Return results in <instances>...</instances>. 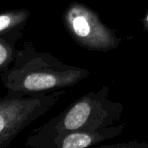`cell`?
Returning <instances> with one entry per match:
<instances>
[{"mask_svg": "<svg viewBox=\"0 0 148 148\" xmlns=\"http://www.w3.org/2000/svg\"><path fill=\"white\" fill-rule=\"evenodd\" d=\"M68 92L56 89L24 92L7 89L0 99V148H7L28 126L46 114Z\"/></svg>", "mask_w": 148, "mask_h": 148, "instance_id": "3957f363", "label": "cell"}, {"mask_svg": "<svg viewBox=\"0 0 148 148\" xmlns=\"http://www.w3.org/2000/svg\"><path fill=\"white\" fill-rule=\"evenodd\" d=\"M62 20L70 37L88 50L108 52L121 43L115 29L109 28L95 10L82 3L72 2L65 9Z\"/></svg>", "mask_w": 148, "mask_h": 148, "instance_id": "277c9868", "label": "cell"}, {"mask_svg": "<svg viewBox=\"0 0 148 148\" xmlns=\"http://www.w3.org/2000/svg\"><path fill=\"white\" fill-rule=\"evenodd\" d=\"M31 12L27 8L4 10L0 14V35L23 33Z\"/></svg>", "mask_w": 148, "mask_h": 148, "instance_id": "8992f818", "label": "cell"}, {"mask_svg": "<svg viewBox=\"0 0 148 148\" xmlns=\"http://www.w3.org/2000/svg\"><path fill=\"white\" fill-rule=\"evenodd\" d=\"M101 147L111 148H148V144L145 141H138V140H130L126 143H118L112 145H104Z\"/></svg>", "mask_w": 148, "mask_h": 148, "instance_id": "ba28073f", "label": "cell"}, {"mask_svg": "<svg viewBox=\"0 0 148 148\" xmlns=\"http://www.w3.org/2000/svg\"><path fill=\"white\" fill-rule=\"evenodd\" d=\"M23 38V33L0 35V73L8 70L12 65L17 49L16 43Z\"/></svg>", "mask_w": 148, "mask_h": 148, "instance_id": "52a82bcc", "label": "cell"}, {"mask_svg": "<svg viewBox=\"0 0 148 148\" xmlns=\"http://www.w3.org/2000/svg\"><path fill=\"white\" fill-rule=\"evenodd\" d=\"M124 128L125 123H121L101 129L76 130L51 135L32 134L27 138L25 146L32 148L90 147L120 136Z\"/></svg>", "mask_w": 148, "mask_h": 148, "instance_id": "5b68a950", "label": "cell"}, {"mask_svg": "<svg viewBox=\"0 0 148 148\" xmlns=\"http://www.w3.org/2000/svg\"><path fill=\"white\" fill-rule=\"evenodd\" d=\"M142 25H143V29L145 32L148 33V11L147 13L145 15L143 20H142Z\"/></svg>", "mask_w": 148, "mask_h": 148, "instance_id": "9c48e42d", "label": "cell"}, {"mask_svg": "<svg viewBox=\"0 0 148 148\" xmlns=\"http://www.w3.org/2000/svg\"><path fill=\"white\" fill-rule=\"evenodd\" d=\"M109 87L103 85L69 105L62 112L33 131L37 135H51L76 130H95L114 126L124 111L122 103L112 101Z\"/></svg>", "mask_w": 148, "mask_h": 148, "instance_id": "7a4b0ae2", "label": "cell"}, {"mask_svg": "<svg viewBox=\"0 0 148 148\" xmlns=\"http://www.w3.org/2000/svg\"><path fill=\"white\" fill-rule=\"evenodd\" d=\"M90 75L88 69L67 64L27 42L17 49L10 68L1 73V81L6 89L42 92L74 87Z\"/></svg>", "mask_w": 148, "mask_h": 148, "instance_id": "6da1fadb", "label": "cell"}]
</instances>
